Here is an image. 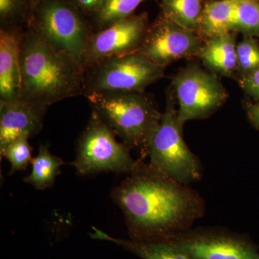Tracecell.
I'll use <instances>...</instances> for the list:
<instances>
[{
    "label": "cell",
    "mask_w": 259,
    "mask_h": 259,
    "mask_svg": "<svg viewBox=\"0 0 259 259\" xmlns=\"http://www.w3.org/2000/svg\"><path fill=\"white\" fill-rule=\"evenodd\" d=\"M93 239L111 242L142 259H194L166 241H144L115 238L93 227Z\"/></svg>",
    "instance_id": "obj_15"
},
{
    "label": "cell",
    "mask_w": 259,
    "mask_h": 259,
    "mask_svg": "<svg viewBox=\"0 0 259 259\" xmlns=\"http://www.w3.org/2000/svg\"><path fill=\"white\" fill-rule=\"evenodd\" d=\"M202 47L200 39L193 30L183 28L162 15L148 27L136 53L165 68L179 59L199 56Z\"/></svg>",
    "instance_id": "obj_9"
},
{
    "label": "cell",
    "mask_w": 259,
    "mask_h": 259,
    "mask_svg": "<svg viewBox=\"0 0 259 259\" xmlns=\"http://www.w3.org/2000/svg\"><path fill=\"white\" fill-rule=\"evenodd\" d=\"M29 139L27 136H22L0 151L2 157L10 162L11 166L10 175L24 171L28 168L29 163H31L32 149L29 144Z\"/></svg>",
    "instance_id": "obj_22"
},
{
    "label": "cell",
    "mask_w": 259,
    "mask_h": 259,
    "mask_svg": "<svg viewBox=\"0 0 259 259\" xmlns=\"http://www.w3.org/2000/svg\"><path fill=\"white\" fill-rule=\"evenodd\" d=\"M84 97L89 104L108 127L129 148L148 156L153 133L162 114L151 99L141 93L95 92Z\"/></svg>",
    "instance_id": "obj_3"
},
{
    "label": "cell",
    "mask_w": 259,
    "mask_h": 259,
    "mask_svg": "<svg viewBox=\"0 0 259 259\" xmlns=\"http://www.w3.org/2000/svg\"><path fill=\"white\" fill-rule=\"evenodd\" d=\"M163 16L189 30H199L202 0H160Z\"/></svg>",
    "instance_id": "obj_18"
},
{
    "label": "cell",
    "mask_w": 259,
    "mask_h": 259,
    "mask_svg": "<svg viewBox=\"0 0 259 259\" xmlns=\"http://www.w3.org/2000/svg\"><path fill=\"white\" fill-rule=\"evenodd\" d=\"M240 85L247 95L259 101V69L242 76Z\"/></svg>",
    "instance_id": "obj_24"
},
{
    "label": "cell",
    "mask_w": 259,
    "mask_h": 259,
    "mask_svg": "<svg viewBox=\"0 0 259 259\" xmlns=\"http://www.w3.org/2000/svg\"><path fill=\"white\" fill-rule=\"evenodd\" d=\"M22 34L19 28L0 30V101H13L20 97Z\"/></svg>",
    "instance_id": "obj_13"
},
{
    "label": "cell",
    "mask_w": 259,
    "mask_h": 259,
    "mask_svg": "<svg viewBox=\"0 0 259 259\" xmlns=\"http://www.w3.org/2000/svg\"><path fill=\"white\" fill-rule=\"evenodd\" d=\"M146 13L118 20L93 32L83 56L85 69L106 58L136 53L148 28Z\"/></svg>",
    "instance_id": "obj_11"
},
{
    "label": "cell",
    "mask_w": 259,
    "mask_h": 259,
    "mask_svg": "<svg viewBox=\"0 0 259 259\" xmlns=\"http://www.w3.org/2000/svg\"><path fill=\"white\" fill-rule=\"evenodd\" d=\"M182 126L173 93H169L165 111L150 141L148 156L150 164L179 183L187 185L201 178L202 167L186 144Z\"/></svg>",
    "instance_id": "obj_5"
},
{
    "label": "cell",
    "mask_w": 259,
    "mask_h": 259,
    "mask_svg": "<svg viewBox=\"0 0 259 259\" xmlns=\"http://www.w3.org/2000/svg\"><path fill=\"white\" fill-rule=\"evenodd\" d=\"M19 99L49 107L84 95L85 68L77 59L54 49L28 26L20 44Z\"/></svg>",
    "instance_id": "obj_2"
},
{
    "label": "cell",
    "mask_w": 259,
    "mask_h": 259,
    "mask_svg": "<svg viewBox=\"0 0 259 259\" xmlns=\"http://www.w3.org/2000/svg\"><path fill=\"white\" fill-rule=\"evenodd\" d=\"M129 176L112 191L131 239L165 241L203 212L198 195L186 185L141 159Z\"/></svg>",
    "instance_id": "obj_1"
},
{
    "label": "cell",
    "mask_w": 259,
    "mask_h": 259,
    "mask_svg": "<svg viewBox=\"0 0 259 259\" xmlns=\"http://www.w3.org/2000/svg\"><path fill=\"white\" fill-rule=\"evenodd\" d=\"M238 0L210 2L203 8L199 30L207 37L231 32L230 27Z\"/></svg>",
    "instance_id": "obj_17"
},
{
    "label": "cell",
    "mask_w": 259,
    "mask_h": 259,
    "mask_svg": "<svg viewBox=\"0 0 259 259\" xmlns=\"http://www.w3.org/2000/svg\"><path fill=\"white\" fill-rule=\"evenodd\" d=\"M173 88L182 124L211 115L228 96L217 76L197 66L182 70L174 78Z\"/></svg>",
    "instance_id": "obj_8"
},
{
    "label": "cell",
    "mask_w": 259,
    "mask_h": 259,
    "mask_svg": "<svg viewBox=\"0 0 259 259\" xmlns=\"http://www.w3.org/2000/svg\"><path fill=\"white\" fill-rule=\"evenodd\" d=\"M40 1H41V0H32V3H33L34 8H35V6H36V5L38 4V3H40Z\"/></svg>",
    "instance_id": "obj_27"
},
{
    "label": "cell",
    "mask_w": 259,
    "mask_h": 259,
    "mask_svg": "<svg viewBox=\"0 0 259 259\" xmlns=\"http://www.w3.org/2000/svg\"><path fill=\"white\" fill-rule=\"evenodd\" d=\"M108 125L92 111L88 125L80 135L73 166L79 175L102 172L130 174L137 161L131 157L129 148L116 140Z\"/></svg>",
    "instance_id": "obj_6"
},
{
    "label": "cell",
    "mask_w": 259,
    "mask_h": 259,
    "mask_svg": "<svg viewBox=\"0 0 259 259\" xmlns=\"http://www.w3.org/2000/svg\"><path fill=\"white\" fill-rule=\"evenodd\" d=\"M144 1L146 0H104L101 8L92 18L96 31L132 16L135 10Z\"/></svg>",
    "instance_id": "obj_19"
},
{
    "label": "cell",
    "mask_w": 259,
    "mask_h": 259,
    "mask_svg": "<svg viewBox=\"0 0 259 259\" xmlns=\"http://www.w3.org/2000/svg\"><path fill=\"white\" fill-rule=\"evenodd\" d=\"M30 163L31 172L24 178V182L37 190L51 188L55 183L56 177L60 175L61 166L65 164L61 158L52 154L44 145H40L38 153L32 158Z\"/></svg>",
    "instance_id": "obj_16"
},
{
    "label": "cell",
    "mask_w": 259,
    "mask_h": 259,
    "mask_svg": "<svg viewBox=\"0 0 259 259\" xmlns=\"http://www.w3.org/2000/svg\"><path fill=\"white\" fill-rule=\"evenodd\" d=\"M28 26L51 47L83 65L93 32L86 16L69 0H41L34 8Z\"/></svg>",
    "instance_id": "obj_4"
},
{
    "label": "cell",
    "mask_w": 259,
    "mask_h": 259,
    "mask_svg": "<svg viewBox=\"0 0 259 259\" xmlns=\"http://www.w3.org/2000/svg\"><path fill=\"white\" fill-rule=\"evenodd\" d=\"M246 112L250 122L259 130V101L248 104L246 106Z\"/></svg>",
    "instance_id": "obj_26"
},
{
    "label": "cell",
    "mask_w": 259,
    "mask_h": 259,
    "mask_svg": "<svg viewBox=\"0 0 259 259\" xmlns=\"http://www.w3.org/2000/svg\"><path fill=\"white\" fill-rule=\"evenodd\" d=\"M236 50L238 68L243 76L259 69V44L253 37L245 36Z\"/></svg>",
    "instance_id": "obj_23"
},
{
    "label": "cell",
    "mask_w": 259,
    "mask_h": 259,
    "mask_svg": "<svg viewBox=\"0 0 259 259\" xmlns=\"http://www.w3.org/2000/svg\"><path fill=\"white\" fill-rule=\"evenodd\" d=\"M34 7L32 0H0L1 28H18L19 24H28Z\"/></svg>",
    "instance_id": "obj_21"
},
{
    "label": "cell",
    "mask_w": 259,
    "mask_h": 259,
    "mask_svg": "<svg viewBox=\"0 0 259 259\" xmlns=\"http://www.w3.org/2000/svg\"><path fill=\"white\" fill-rule=\"evenodd\" d=\"M47 108L20 99L0 101V151L18 138L38 134Z\"/></svg>",
    "instance_id": "obj_12"
},
{
    "label": "cell",
    "mask_w": 259,
    "mask_h": 259,
    "mask_svg": "<svg viewBox=\"0 0 259 259\" xmlns=\"http://www.w3.org/2000/svg\"><path fill=\"white\" fill-rule=\"evenodd\" d=\"M236 36L231 32L209 37L202 46L199 56L214 72L228 76L238 68Z\"/></svg>",
    "instance_id": "obj_14"
},
{
    "label": "cell",
    "mask_w": 259,
    "mask_h": 259,
    "mask_svg": "<svg viewBox=\"0 0 259 259\" xmlns=\"http://www.w3.org/2000/svg\"><path fill=\"white\" fill-rule=\"evenodd\" d=\"M165 241L194 259H259L258 250L249 240L228 233H179Z\"/></svg>",
    "instance_id": "obj_10"
},
{
    "label": "cell",
    "mask_w": 259,
    "mask_h": 259,
    "mask_svg": "<svg viewBox=\"0 0 259 259\" xmlns=\"http://www.w3.org/2000/svg\"><path fill=\"white\" fill-rule=\"evenodd\" d=\"M164 70L137 53L106 58L85 69L84 95L95 92L143 93L163 77Z\"/></svg>",
    "instance_id": "obj_7"
},
{
    "label": "cell",
    "mask_w": 259,
    "mask_h": 259,
    "mask_svg": "<svg viewBox=\"0 0 259 259\" xmlns=\"http://www.w3.org/2000/svg\"><path fill=\"white\" fill-rule=\"evenodd\" d=\"M86 17L93 18L103 4L104 0H69Z\"/></svg>",
    "instance_id": "obj_25"
},
{
    "label": "cell",
    "mask_w": 259,
    "mask_h": 259,
    "mask_svg": "<svg viewBox=\"0 0 259 259\" xmlns=\"http://www.w3.org/2000/svg\"><path fill=\"white\" fill-rule=\"evenodd\" d=\"M230 30L242 32L245 36H259L258 0H238L232 18Z\"/></svg>",
    "instance_id": "obj_20"
}]
</instances>
